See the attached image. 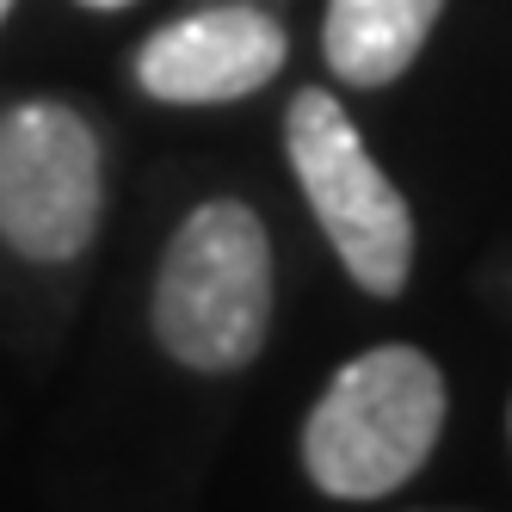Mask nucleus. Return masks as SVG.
Listing matches in <instances>:
<instances>
[{"label": "nucleus", "instance_id": "423d86ee", "mask_svg": "<svg viewBox=\"0 0 512 512\" xmlns=\"http://www.w3.org/2000/svg\"><path fill=\"white\" fill-rule=\"evenodd\" d=\"M438 13H445V0H327L321 56L346 87L377 93L414 68Z\"/></svg>", "mask_w": 512, "mask_h": 512}, {"label": "nucleus", "instance_id": "f257e3e1", "mask_svg": "<svg viewBox=\"0 0 512 512\" xmlns=\"http://www.w3.org/2000/svg\"><path fill=\"white\" fill-rule=\"evenodd\" d=\"M272 235L260 210L241 198H210L186 210V223L167 235L149 321L173 364L198 377H235L260 358L272 334Z\"/></svg>", "mask_w": 512, "mask_h": 512}, {"label": "nucleus", "instance_id": "7ed1b4c3", "mask_svg": "<svg viewBox=\"0 0 512 512\" xmlns=\"http://www.w3.org/2000/svg\"><path fill=\"white\" fill-rule=\"evenodd\" d=\"M284 155L297 167V186L352 284L371 297H401L414 272V210L327 87H303L290 99Z\"/></svg>", "mask_w": 512, "mask_h": 512}, {"label": "nucleus", "instance_id": "6e6552de", "mask_svg": "<svg viewBox=\"0 0 512 512\" xmlns=\"http://www.w3.org/2000/svg\"><path fill=\"white\" fill-rule=\"evenodd\" d=\"M7 13H13V0H0V25H7Z\"/></svg>", "mask_w": 512, "mask_h": 512}, {"label": "nucleus", "instance_id": "20e7f679", "mask_svg": "<svg viewBox=\"0 0 512 512\" xmlns=\"http://www.w3.org/2000/svg\"><path fill=\"white\" fill-rule=\"evenodd\" d=\"M105 216V155L87 112L19 99L0 112V241L31 266L81 260Z\"/></svg>", "mask_w": 512, "mask_h": 512}, {"label": "nucleus", "instance_id": "39448f33", "mask_svg": "<svg viewBox=\"0 0 512 512\" xmlns=\"http://www.w3.org/2000/svg\"><path fill=\"white\" fill-rule=\"evenodd\" d=\"M290 62V38L272 7L253 0H198L192 13L167 19L136 44L130 75L161 105H235L278 81Z\"/></svg>", "mask_w": 512, "mask_h": 512}, {"label": "nucleus", "instance_id": "0eeeda50", "mask_svg": "<svg viewBox=\"0 0 512 512\" xmlns=\"http://www.w3.org/2000/svg\"><path fill=\"white\" fill-rule=\"evenodd\" d=\"M81 7H93V13H124V7H136V0H81Z\"/></svg>", "mask_w": 512, "mask_h": 512}, {"label": "nucleus", "instance_id": "f03ea898", "mask_svg": "<svg viewBox=\"0 0 512 512\" xmlns=\"http://www.w3.org/2000/svg\"><path fill=\"white\" fill-rule=\"evenodd\" d=\"M445 432V371L420 346H371L321 389L303 469L327 500H383L426 469Z\"/></svg>", "mask_w": 512, "mask_h": 512}]
</instances>
